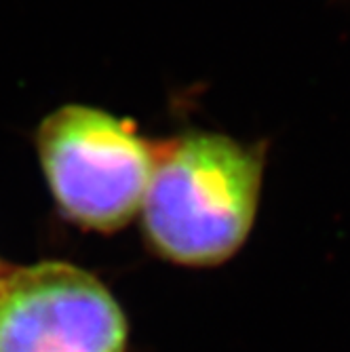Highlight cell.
Returning <instances> with one entry per match:
<instances>
[{"label": "cell", "instance_id": "cell-1", "mask_svg": "<svg viewBox=\"0 0 350 352\" xmlns=\"http://www.w3.org/2000/svg\"><path fill=\"white\" fill-rule=\"evenodd\" d=\"M264 144L190 131L156 142V163L142 205L144 236L163 260L207 268L230 260L258 215Z\"/></svg>", "mask_w": 350, "mask_h": 352}, {"label": "cell", "instance_id": "cell-2", "mask_svg": "<svg viewBox=\"0 0 350 352\" xmlns=\"http://www.w3.org/2000/svg\"><path fill=\"white\" fill-rule=\"evenodd\" d=\"M36 152L63 217L95 232H116L140 215L156 163V142L102 108L68 104L36 129Z\"/></svg>", "mask_w": 350, "mask_h": 352}, {"label": "cell", "instance_id": "cell-3", "mask_svg": "<svg viewBox=\"0 0 350 352\" xmlns=\"http://www.w3.org/2000/svg\"><path fill=\"white\" fill-rule=\"evenodd\" d=\"M127 318L91 272L41 262L0 276V352H124Z\"/></svg>", "mask_w": 350, "mask_h": 352}]
</instances>
